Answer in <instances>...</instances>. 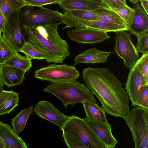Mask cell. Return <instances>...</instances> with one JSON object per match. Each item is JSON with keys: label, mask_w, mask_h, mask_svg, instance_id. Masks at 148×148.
Masks as SVG:
<instances>
[{"label": "cell", "mask_w": 148, "mask_h": 148, "mask_svg": "<svg viewBox=\"0 0 148 148\" xmlns=\"http://www.w3.org/2000/svg\"><path fill=\"white\" fill-rule=\"evenodd\" d=\"M134 6V12L128 31L137 37L148 33V14L138 3Z\"/></svg>", "instance_id": "15"}, {"label": "cell", "mask_w": 148, "mask_h": 148, "mask_svg": "<svg viewBox=\"0 0 148 148\" xmlns=\"http://www.w3.org/2000/svg\"><path fill=\"white\" fill-rule=\"evenodd\" d=\"M0 137L5 148H27L24 141L17 135L11 127L3 121L0 122Z\"/></svg>", "instance_id": "18"}, {"label": "cell", "mask_w": 148, "mask_h": 148, "mask_svg": "<svg viewBox=\"0 0 148 148\" xmlns=\"http://www.w3.org/2000/svg\"><path fill=\"white\" fill-rule=\"evenodd\" d=\"M107 32L88 27H75L74 29L67 32L69 39L81 44H95L101 42L105 39H110Z\"/></svg>", "instance_id": "11"}, {"label": "cell", "mask_w": 148, "mask_h": 148, "mask_svg": "<svg viewBox=\"0 0 148 148\" xmlns=\"http://www.w3.org/2000/svg\"><path fill=\"white\" fill-rule=\"evenodd\" d=\"M14 53L13 49L1 36L0 38V65L8 59Z\"/></svg>", "instance_id": "28"}, {"label": "cell", "mask_w": 148, "mask_h": 148, "mask_svg": "<svg viewBox=\"0 0 148 148\" xmlns=\"http://www.w3.org/2000/svg\"><path fill=\"white\" fill-rule=\"evenodd\" d=\"M32 60L28 57L22 56L16 52L2 64L16 67L26 72L32 66Z\"/></svg>", "instance_id": "25"}, {"label": "cell", "mask_w": 148, "mask_h": 148, "mask_svg": "<svg viewBox=\"0 0 148 148\" xmlns=\"http://www.w3.org/2000/svg\"><path fill=\"white\" fill-rule=\"evenodd\" d=\"M147 0V1H148V0Z\"/></svg>", "instance_id": "43"}, {"label": "cell", "mask_w": 148, "mask_h": 148, "mask_svg": "<svg viewBox=\"0 0 148 148\" xmlns=\"http://www.w3.org/2000/svg\"><path fill=\"white\" fill-rule=\"evenodd\" d=\"M5 24V20L0 12V30L1 32L4 29Z\"/></svg>", "instance_id": "37"}, {"label": "cell", "mask_w": 148, "mask_h": 148, "mask_svg": "<svg viewBox=\"0 0 148 148\" xmlns=\"http://www.w3.org/2000/svg\"><path fill=\"white\" fill-rule=\"evenodd\" d=\"M18 94L3 90L0 93V116L8 114L18 105Z\"/></svg>", "instance_id": "20"}, {"label": "cell", "mask_w": 148, "mask_h": 148, "mask_svg": "<svg viewBox=\"0 0 148 148\" xmlns=\"http://www.w3.org/2000/svg\"><path fill=\"white\" fill-rule=\"evenodd\" d=\"M34 111L40 118L58 126L62 130L70 116L65 115L48 101H41L35 105Z\"/></svg>", "instance_id": "13"}, {"label": "cell", "mask_w": 148, "mask_h": 148, "mask_svg": "<svg viewBox=\"0 0 148 148\" xmlns=\"http://www.w3.org/2000/svg\"><path fill=\"white\" fill-rule=\"evenodd\" d=\"M0 148H5V145L4 143L0 137Z\"/></svg>", "instance_id": "39"}, {"label": "cell", "mask_w": 148, "mask_h": 148, "mask_svg": "<svg viewBox=\"0 0 148 148\" xmlns=\"http://www.w3.org/2000/svg\"><path fill=\"white\" fill-rule=\"evenodd\" d=\"M83 120L107 148L115 147L118 141L112 134L110 124L108 122H99L86 117Z\"/></svg>", "instance_id": "14"}, {"label": "cell", "mask_w": 148, "mask_h": 148, "mask_svg": "<svg viewBox=\"0 0 148 148\" xmlns=\"http://www.w3.org/2000/svg\"><path fill=\"white\" fill-rule=\"evenodd\" d=\"M57 4L65 11L92 10L104 5L99 0H61Z\"/></svg>", "instance_id": "19"}, {"label": "cell", "mask_w": 148, "mask_h": 148, "mask_svg": "<svg viewBox=\"0 0 148 148\" xmlns=\"http://www.w3.org/2000/svg\"><path fill=\"white\" fill-rule=\"evenodd\" d=\"M131 131L135 148L148 147V108L137 106L122 117Z\"/></svg>", "instance_id": "5"}, {"label": "cell", "mask_w": 148, "mask_h": 148, "mask_svg": "<svg viewBox=\"0 0 148 148\" xmlns=\"http://www.w3.org/2000/svg\"><path fill=\"white\" fill-rule=\"evenodd\" d=\"M26 71L18 68L2 64L0 65V75L4 84L8 87L21 84Z\"/></svg>", "instance_id": "16"}, {"label": "cell", "mask_w": 148, "mask_h": 148, "mask_svg": "<svg viewBox=\"0 0 148 148\" xmlns=\"http://www.w3.org/2000/svg\"><path fill=\"white\" fill-rule=\"evenodd\" d=\"M105 5L117 14L124 20L127 25H128L134 15V8L127 5L119 6H114L109 5Z\"/></svg>", "instance_id": "27"}, {"label": "cell", "mask_w": 148, "mask_h": 148, "mask_svg": "<svg viewBox=\"0 0 148 148\" xmlns=\"http://www.w3.org/2000/svg\"><path fill=\"white\" fill-rule=\"evenodd\" d=\"M79 75V73L75 66L56 63L40 68L34 74L36 78L51 83L74 81Z\"/></svg>", "instance_id": "7"}, {"label": "cell", "mask_w": 148, "mask_h": 148, "mask_svg": "<svg viewBox=\"0 0 148 148\" xmlns=\"http://www.w3.org/2000/svg\"><path fill=\"white\" fill-rule=\"evenodd\" d=\"M82 74L86 86L100 102L105 113L116 117H122L128 113V95L110 69L88 67L84 69Z\"/></svg>", "instance_id": "1"}, {"label": "cell", "mask_w": 148, "mask_h": 148, "mask_svg": "<svg viewBox=\"0 0 148 148\" xmlns=\"http://www.w3.org/2000/svg\"><path fill=\"white\" fill-rule=\"evenodd\" d=\"M62 131L70 134L89 148H107L83 120L71 115Z\"/></svg>", "instance_id": "6"}, {"label": "cell", "mask_w": 148, "mask_h": 148, "mask_svg": "<svg viewBox=\"0 0 148 148\" xmlns=\"http://www.w3.org/2000/svg\"><path fill=\"white\" fill-rule=\"evenodd\" d=\"M18 12L11 14L5 20V27L2 31L3 38L14 53L19 51L26 41L20 22Z\"/></svg>", "instance_id": "9"}, {"label": "cell", "mask_w": 148, "mask_h": 148, "mask_svg": "<svg viewBox=\"0 0 148 148\" xmlns=\"http://www.w3.org/2000/svg\"><path fill=\"white\" fill-rule=\"evenodd\" d=\"M40 7L39 9H35L33 6L26 5L20 9L18 15L22 29L45 25L58 27L64 23L62 13L58 10Z\"/></svg>", "instance_id": "4"}, {"label": "cell", "mask_w": 148, "mask_h": 148, "mask_svg": "<svg viewBox=\"0 0 148 148\" xmlns=\"http://www.w3.org/2000/svg\"><path fill=\"white\" fill-rule=\"evenodd\" d=\"M68 11L72 15L85 20H96L97 16L92 10H73Z\"/></svg>", "instance_id": "30"}, {"label": "cell", "mask_w": 148, "mask_h": 148, "mask_svg": "<svg viewBox=\"0 0 148 148\" xmlns=\"http://www.w3.org/2000/svg\"><path fill=\"white\" fill-rule=\"evenodd\" d=\"M4 84L3 82L0 75V93L1 92L3 89V86Z\"/></svg>", "instance_id": "38"}, {"label": "cell", "mask_w": 148, "mask_h": 148, "mask_svg": "<svg viewBox=\"0 0 148 148\" xmlns=\"http://www.w3.org/2000/svg\"><path fill=\"white\" fill-rule=\"evenodd\" d=\"M58 97L66 110L69 105L89 102L96 103L93 94L89 88L77 81L52 83L44 89Z\"/></svg>", "instance_id": "3"}, {"label": "cell", "mask_w": 148, "mask_h": 148, "mask_svg": "<svg viewBox=\"0 0 148 148\" xmlns=\"http://www.w3.org/2000/svg\"><path fill=\"white\" fill-rule=\"evenodd\" d=\"M103 5H109L114 6H119L124 5L119 0H99Z\"/></svg>", "instance_id": "35"}, {"label": "cell", "mask_w": 148, "mask_h": 148, "mask_svg": "<svg viewBox=\"0 0 148 148\" xmlns=\"http://www.w3.org/2000/svg\"><path fill=\"white\" fill-rule=\"evenodd\" d=\"M140 5L146 13L148 14V1L146 0H140Z\"/></svg>", "instance_id": "36"}, {"label": "cell", "mask_w": 148, "mask_h": 148, "mask_svg": "<svg viewBox=\"0 0 148 148\" xmlns=\"http://www.w3.org/2000/svg\"><path fill=\"white\" fill-rule=\"evenodd\" d=\"M136 49L138 52L143 54L148 53V33L137 37Z\"/></svg>", "instance_id": "31"}, {"label": "cell", "mask_w": 148, "mask_h": 148, "mask_svg": "<svg viewBox=\"0 0 148 148\" xmlns=\"http://www.w3.org/2000/svg\"><path fill=\"white\" fill-rule=\"evenodd\" d=\"M82 103L86 118L99 122H108L105 112L96 103L85 102Z\"/></svg>", "instance_id": "23"}, {"label": "cell", "mask_w": 148, "mask_h": 148, "mask_svg": "<svg viewBox=\"0 0 148 148\" xmlns=\"http://www.w3.org/2000/svg\"><path fill=\"white\" fill-rule=\"evenodd\" d=\"M19 52L25 54L32 60H45L46 56L40 51L33 44L26 40Z\"/></svg>", "instance_id": "26"}, {"label": "cell", "mask_w": 148, "mask_h": 148, "mask_svg": "<svg viewBox=\"0 0 148 148\" xmlns=\"http://www.w3.org/2000/svg\"><path fill=\"white\" fill-rule=\"evenodd\" d=\"M22 29L26 40L30 42L46 56L48 63H62L70 56L69 45L60 37L57 27L45 25Z\"/></svg>", "instance_id": "2"}, {"label": "cell", "mask_w": 148, "mask_h": 148, "mask_svg": "<svg viewBox=\"0 0 148 148\" xmlns=\"http://www.w3.org/2000/svg\"><path fill=\"white\" fill-rule=\"evenodd\" d=\"M120 0L123 4L125 5H127L126 3V0Z\"/></svg>", "instance_id": "41"}, {"label": "cell", "mask_w": 148, "mask_h": 148, "mask_svg": "<svg viewBox=\"0 0 148 148\" xmlns=\"http://www.w3.org/2000/svg\"><path fill=\"white\" fill-rule=\"evenodd\" d=\"M33 112V106H29L22 110L11 119L12 130L17 135L25 129L29 117Z\"/></svg>", "instance_id": "22"}, {"label": "cell", "mask_w": 148, "mask_h": 148, "mask_svg": "<svg viewBox=\"0 0 148 148\" xmlns=\"http://www.w3.org/2000/svg\"><path fill=\"white\" fill-rule=\"evenodd\" d=\"M129 1L134 5L138 3L140 0H128Z\"/></svg>", "instance_id": "40"}, {"label": "cell", "mask_w": 148, "mask_h": 148, "mask_svg": "<svg viewBox=\"0 0 148 148\" xmlns=\"http://www.w3.org/2000/svg\"><path fill=\"white\" fill-rule=\"evenodd\" d=\"M111 51H101L97 48H91L76 56L74 59V65L81 63L93 64L107 61Z\"/></svg>", "instance_id": "17"}, {"label": "cell", "mask_w": 148, "mask_h": 148, "mask_svg": "<svg viewBox=\"0 0 148 148\" xmlns=\"http://www.w3.org/2000/svg\"><path fill=\"white\" fill-rule=\"evenodd\" d=\"M1 31L0 30V38L1 36Z\"/></svg>", "instance_id": "42"}, {"label": "cell", "mask_w": 148, "mask_h": 148, "mask_svg": "<svg viewBox=\"0 0 148 148\" xmlns=\"http://www.w3.org/2000/svg\"><path fill=\"white\" fill-rule=\"evenodd\" d=\"M130 69L125 83V88L132 101V106L135 107L142 88L148 84V82L146 80L138 67L137 60Z\"/></svg>", "instance_id": "12"}, {"label": "cell", "mask_w": 148, "mask_h": 148, "mask_svg": "<svg viewBox=\"0 0 148 148\" xmlns=\"http://www.w3.org/2000/svg\"><path fill=\"white\" fill-rule=\"evenodd\" d=\"M137 60L144 78L148 82V53L143 54L142 56Z\"/></svg>", "instance_id": "32"}, {"label": "cell", "mask_w": 148, "mask_h": 148, "mask_svg": "<svg viewBox=\"0 0 148 148\" xmlns=\"http://www.w3.org/2000/svg\"><path fill=\"white\" fill-rule=\"evenodd\" d=\"M26 5L41 7L43 5L58 3L61 0H22Z\"/></svg>", "instance_id": "34"}, {"label": "cell", "mask_w": 148, "mask_h": 148, "mask_svg": "<svg viewBox=\"0 0 148 148\" xmlns=\"http://www.w3.org/2000/svg\"><path fill=\"white\" fill-rule=\"evenodd\" d=\"M62 136L67 146L69 148H89L70 134L62 132Z\"/></svg>", "instance_id": "29"}, {"label": "cell", "mask_w": 148, "mask_h": 148, "mask_svg": "<svg viewBox=\"0 0 148 148\" xmlns=\"http://www.w3.org/2000/svg\"><path fill=\"white\" fill-rule=\"evenodd\" d=\"M25 5L22 0H0V12L6 20L10 15L19 12Z\"/></svg>", "instance_id": "24"}, {"label": "cell", "mask_w": 148, "mask_h": 148, "mask_svg": "<svg viewBox=\"0 0 148 148\" xmlns=\"http://www.w3.org/2000/svg\"><path fill=\"white\" fill-rule=\"evenodd\" d=\"M115 33L114 53L123 59L125 66L130 69L139 58L138 52L132 42L131 34L124 30Z\"/></svg>", "instance_id": "8"}, {"label": "cell", "mask_w": 148, "mask_h": 148, "mask_svg": "<svg viewBox=\"0 0 148 148\" xmlns=\"http://www.w3.org/2000/svg\"><path fill=\"white\" fill-rule=\"evenodd\" d=\"M92 10L97 16L96 20H100L112 24L128 26L120 16L105 5Z\"/></svg>", "instance_id": "21"}, {"label": "cell", "mask_w": 148, "mask_h": 148, "mask_svg": "<svg viewBox=\"0 0 148 148\" xmlns=\"http://www.w3.org/2000/svg\"><path fill=\"white\" fill-rule=\"evenodd\" d=\"M64 23L66 26L62 29L73 27H88L108 32H116L121 30L128 31V27L111 24L100 20L90 21L74 16L68 11L63 14Z\"/></svg>", "instance_id": "10"}, {"label": "cell", "mask_w": 148, "mask_h": 148, "mask_svg": "<svg viewBox=\"0 0 148 148\" xmlns=\"http://www.w3.org/2000/svg\"><path fill=\"white\" fill-rule=\"evenodd\" d=\"M136 106L148 108V84L142 88L136 101Z\"/></svg>", "instance_id": "33"}]
</instances>
